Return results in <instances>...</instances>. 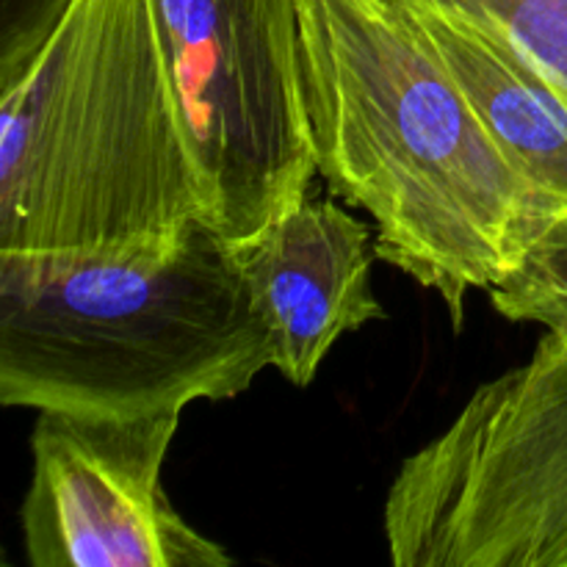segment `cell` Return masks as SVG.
<instances>
[{"label": "cell", "mask_w": 567, "mask_h": 567, "mask_svg": "<svg viewBox=\"0 0 567 567\" xmlns=\"http://www.w3.org/2000/svg\"><path fill=\"white\" fill-rule=\"evenodd\" d=\"M271 332L275 360L308 388L347 332L385 319L371 286L374 233L338 197H308L244 241H227Z\"/></svg>", "instance_id": "7"}, {"label": "cell", "mask_w": 567, "mask_h": 567, "mask_svg": "<svg viewBox=\"0 0 567 567\" xmlns=\"http://www.w3.org/2000/svg\"><path fill=\"white\" fill-rule=\"evenodd\" d=\"M382 529L396 567H567V330L399 465Z\"/></svg>", "instance_id": "4"}, {"label": "cell", "mask_w": 567, "mask_h": 567, "mask_svg": "<svg viewBox=\"0 0 567 567\" xmlns=\"http://www.w3.org/2000/svg\"><path fill=\"white\" fill-rule=\"evenodd\" d=\"M203 221L150 0H72L0 89V269L166 258Z\"/></svg>", "instance_id": "2"}, {"label": "cell", "mask_w": 567, "mask_h": 567, "mask_svg": "<svg viewBox=\"0 0 567 567\" xmlns=\"http://www.w3.org/2000/svg\"><path fill=\"white\" fill-rule=\"evenodd\" d=\"M230 244L197 221L166 258L0 269V402L97 419L225 402L271 369Z\"/></svg>", "instance_id": "3"}, {"label": "cell", "mask_w": 567, "mask_h": 567, "mask_svg": "<svg viewBox=\"0 0 567 567\" xmlns=\"http://www.w3.org/2000/svg\"><path fill=\"white\" fill-rule=\"evenodd\" d=\"M181 413L144 419L42 410L20 532L31 567H230L161 482Z\"/></svg>", "instance_id": "6"}, {"label": "cell", "mask_w": 567, "mask_h": 567, "mask_svg": "<svg viewBox=\"0 0 567 567\" xmlns=\"http://www.w3.org/2000/svg\"><path fill=\"white\" fill-rule=\"evenodd\" d=\"M72 0H0V89L14 83Z\"/></svg>", "instance_id": "11"}, {"label": "cell", "mask_w": 567, "mask_h": 567, "mask_svg": "<svg viewBox=\"0 0 567 567\" xmlns=\"http://www.w3.org/2000/svg\"><path fill=\"white\" fill-rule=\"evenodd\" d=\"M316 169L377 221V258L441 293L513 277L546 238L529 183L393 0H299Z\"/></svg>", "instance_id": "1"}, {"label": "cell", "mask_w": 567, "mask_h": 567, "mask_svg": "<svg viewBox=\"0 0 567 567\" xmlns=\"http://www.w3.org/2000/svg\"><path fill=\"white\" fill-rule=\"evenodd\" d=\"M487 297L504 319L567 330V236L537 244L520 269Z\"/></svg>", "instance_id": "10"}, {"label": "cell", "mask_w": 567, "mask_h": 567, "mask_svg": "<svg viewBox=\"0 0 567 567\" xmlns=\"http://www.w3.org/2000/svg\"><path fill=\"white\" fill-rule=\"evenodd\" d=\"M485 28L524 53L567 94V0H393Z\"/></svg>", "instance_id": "9"}, {"label": "cell", "mask_w": 567, "mask_h": 567, "mask_svg": "<svg viewBox=\"0 0 567 567\" xmlns=\"http://www.w3.org/2000/svg\"><path fill=\"white\" fill-rule=\"evenodd\" d=\"M203 225L244 241L313 194L299 0H150Z\"/></svg>", "instance_id": "5"}, {"label": "cell", "mask_w": 567, "mask_h": 567, "mask_svg": "<svg viewBox=\"0 0 567 567\" xmlns=\"http://www.w3.org/2000/svg\"><path fill=\"white\" fill-rule=\"evenodd\" d=\"M402 9L449 66L493 142L532 186L543 241L567 236V94L485 28L441 11Z\"/></svg>", "instance_id": "8"}]
</instances>
